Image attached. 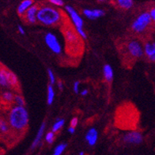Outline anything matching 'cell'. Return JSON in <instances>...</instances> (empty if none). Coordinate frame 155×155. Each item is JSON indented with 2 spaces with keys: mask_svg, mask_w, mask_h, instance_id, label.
I'll list each match as a JSON object with an SVG mask.
<instances>
[{
  "mask_svg": "<svg viewBox=\"0 0 155 155\" xmlns=\"http://www.w3.org/2000/svg\"><path fill=\"white\" fill-rule=\"evenodd\" d=\"M6 120L11 131L21 134L28 127L29 121V112L25 106L14 105L8 111Z\"/></svg>",
  "mask_w": 155,
  "mask_h": 155,
  "instance_id": "obj_1",
  "label": "cell"
},
{
  "mask_svg": "<svg viewBox=\"0 0 155 155\" xmlns=\"http://www.w3.org/2000/svg\"><path fill=\"white\" fill-rule=\"evenodd\" d=\"M61 19L60 12L51 6H42L37 10V21L47 26L58 25L61 21Z\"/></svg>",
  "mask_w": 155,
  "mask_h": 155,
  "instance_id": "obj_2",
  "label": "cell"
},
{
  "mask_svg": "<svg viewBox=\"0 0 155 155\" xmlns=\"http://www.w3.org/2000/svg\"><path fill=\"white\" fill-rule=\"evenodd\" d=\"M19 86L18 79L17 76L10 70L2 67L0 71V87L4 89H18Z\"/></svg>",
  "mask_w": 155,
  "mask_h": 155,
  "instance_id": "obj_3",
  "label": "cell"
},
{
  "mask_svg": "<svg viewBox=\"0 0 155 155\" xmlns=\"http://www.w3.org/2000/svg\"><path fill=\"white\" fill-rule=\"evenodd\" d=\"M65 9L67 10V12L68 13V15H69L75 27L77 34L82 39L86 40L87 38V35H86V33L85 32V30L83 29L84 22L82 18H81V16L78 15V13L72 6H67L65 7Z\"/></svg>",
  "mask_w": 155,
  "mask_h": 155,
  "instance_id": "obj_4",
  "label": "cell"
},
{
  "mask_svg": "<svg viewBox=\"0 0 155 155\" xmlns=\"http://www.w3.org/2000/svg\"><path fill=\"white\" fill-rule=\"evenodd\" d=\"M152 19L148 12H143L137 17L131 25V29L136 33H143L150 27L152 23Z\"/></svg>",
  "mask_w": 155,
  "mask_h": 155,
  "instance_id": "obj_5",
  "label": "cell"
},
{
  "mask_svg": "<svg viewBox=\"0 0 155 155\" xmlns=\"http://www.w3.org/2000/svg\"><path fill=\"white\" fill-rule=\"evenodd\" d=\"M125 53L132 59H139L144 55L143 45L138 40H131L125 46Z\"/></svg>",
  "mask_w": 155,
  "mask_h": 155,
  "instance_id": "obj_6",
  "label": "cell"
},
{
  "mask_svg": "<svg viewBox=\"0 0 155 155\" xmlns=\"http://www.w3.org/2000/svg\"><path fill=\"white\" fill-rule=\"evenodd\" d=\"M45 42L50 50L55 55H60L63 51L59 39L52 33H47L45 36Z\"/></svg>",
  "mask_w": 155,
  "mask_h": 155,
  "instance_id": "obj_7",
  "label": "cell"
},
{
  "mask_svg": "<svg viewBox=\"0 0 155 155\" xmlns=\"http://www.w3.org/2000/svg\"><path fill=\"white\" fill-rule=\"evenodd\" d=\"M124 142L127 144L132 145H139L143 143V136L142 133L138 131H131L126 133L123 138Z\"/></svg>",
  "mask_w": 155,
  "mask_h": 155,
  "instance_id": "obj_8",
  "label": "cell"
},
{
  "mask_svg": "<svg viewBox=\"0 0 155 155\" xmlns=\"http://www.w3.org/2000/svg\"><path fill=\"white\" fill-rule=\"evenodd\" d=\"M66 43L68 47L74 48V46H78L81 44L80 37L75 33L71 29H67L64 32Z\"/></svg>",
  "mask_w": 155,
  "mask_h": 155,
  "instance_id": "obj_9",
  "label": "cell"
},
{
  "mask_svg": "<svg viewBox=\"0 0 155 155\" xmlns=\"http://www.w3.org/2000/svg\"><path fill=\"white\" fill-rule=\"evenodd\" d=\"M143 53L150 61H155V43L153 41H147L143 45Z\"/></svg>",
  "mask_w": 155,
  "mask_h": 155,
  "instance_id": "obj_10",
  "label": "cell"
},
{
  "mask_svg": "<svg viewBox=\"0 0 155 155\" xmlns=\"http://www.w3.org/2000/svg\"><path fill=\"white\" fill-rule=\"evenodd\" d=\"M83 15L90 20H95V19L104 16V11L100 9H94V10H90V9H85L83 10Z\"/></svg>",
  "mask_w": 155,
  "mask_h": 155,
  "instance_id": "obj_11",
  "label": "cell"
},
{
  "mask_svg": "<svg viewBox=\"0 0 155 155\" xmlns=\"http://www.w3.org/2000/svg\"><path fill=\"white\" fill-rule=\"evenodd\" d=\"M86 140L90 146H94L97 142L98 131L96 128L91 127L86 134Z\"/></svg>",
  "mask_w": 155,
  "mask_h": 155,
  "instance_id": "obj_12",
  "label": "cell"
},
{
  "mask_svg": "<svg viewBox=\"0 0 155 155\" xmlns=\"http://www.w3.org/2000/svg\"><path fill=\"white\" fill-rule=\"evenodd\" d=\"M45 128H46V124H45V122H43L41 124L40 127H39L37 135H36L34 140H33V143H32V146H31V149L32 150L35 149L40 144V143L41 142V139H42L44 136V134H45Z\"/></svg>",
  "mask_w": 155,
  "mask_h": 155,
  "instance_id": "obj_13",
  "label": "cell"
},
{
  "mask_svg": "<svg viewBox=\"0 0 155 155\" xmlns=\"http://www.w3.org/2000/svg\"><path fill=\"white\" fill-rule=\"evenodd\" d=\"M37 10H38V7L37 6H32L30 8L28 9L25 16V19L29 23L33 24L37 21Z\"/></svg>",
  "mask_w": 155,
  "mask_h": 155,
  "instance_id": "obj_14",
  "label": "cell"
},
{
  "mask_svg": "<svg viewBox=\"0 0 155 155\" xmlns=\"http://www.w3.org/2000/svg\"><path fill=\"white\" fill-rule=\"evenodd\" d=\"M15 93H13L11 90H7L2 92L0 96V101L5 104H12L14 103V98H15Z\"/></svg>",
  "mask_w": 155,
  "mask_h": 155,
  "instance_id": "obj_15",
  "label": "cell"
},
{
  "mask_svg": "<svg viewBox=\"0 0 155 155\" xmlns=\"http://www.w3.org/2000/svg\"><path fill=\"white\" fill-rule=\"evenodd\" d=\"M33 5V0H23L22 2L19 4L18 7V15L22 16L25 14L28 9L30 8L31 6Z\"/></svg>",
  "mask_w": 155,
  "mask_h": 155,
  "instance_id": "obj_16",
  "label": "cell"
},
{
  "mask_svg": "<svg viewBox=\"0 0 155 155\" xmlns=\"http://www.w3.org/2000/svg\"><path fill=\"white\" fill-rule=\"evenodd\" d=\"M11 132V129L6 119L0 116V135H6Z\"/></svg>",
  "mask_w": 155,
  "mask_h": 155,
  "instance_id": "obj_17",
  "label": "cell"
},
{
  "mask_svg": "<svg viewBox=\"0 0 155 155\" xmlns=\"http://www.w3.org/2000/svg\"><path fill=\"white\" fill-rule=\"evenodd\" d=\"M103 74H104V79L108 82H112L114 77V73H113V69L109 64H105L103 68Z\"/></svg>",
  "mask_w": 155,
  "mask_h": 155,
  "instance_id": "obj_18",
  "label": "cell"
},
{
  "mask_svg": "<svg viewBox=\"0 0 155 155\" xmlns=\"http://www.w3.org/2000/svg\"><path fill=\"white\" fill-rule=\"evenodd\" d=\"M116 3L124 10H129L133 6V0H116Z\"/></svg>",
  "mask_w": 155,
  "mask_h": 155,
  "instance_id": "obj_19",
  "label": "cell"
},
{
  "mask_svg": "<svg viewBox=\"0 0 155 155\" xmlns=\"http://www.w3.org/2000/svg\"><path fill=\"white\" fill-rule=\"evenodd\" d=\"M55 99V90H54L53 86L48 85V92H47V103L48 105H51L54 101Z\"/></svg>",
  "mask_w": 155,
  "mask_h": 155,
  "instance_id": "obj_20",
  "label": "cell"
},
{
  "mask_svg": "<svg viewBox=\"0 0 155 155\" xmlns=\"http://www.w3.org/2000/svg\"><path fill=\"white\" fill-rule=\"evenodd\" d=\"M64 124H65V120H64V119H57V120H55V122L54 123V124L52 125L51 131L54 133L58 132V131L61 130V128L63 127Z\"/></svg>",
  "mask_w": 155,
  "mask_h": 155,
  "instance_id": "obj_21",
  "label": "cell"
},
{
  "mask_svg": "<svg viewBox=\"0 0 155 155\" xmlns=\"http://www.w3.org/2000/svg\"><path fill=\"white\" fill-rule=\"evenodd\" d=\"M14 104L17 106H25V99L21 95L18 94H15V98H14Z\"/></svg>",
  "mask_w": 155,
  "mask_h": 155,
  "instance_id": "obj_22",
  "label": "cell"
},
{
  "mask_svg": "<svg viewBox=\"0 0 155 155\" xmlns=\"http://www.w3.org/2000/svg\"><path fill=\"white\" fill-rule=\"evenodd\" d=\"M67 146H68L67 143H60V144H59L54 150L52 155H61L63 151L65 150V149L67 148Z\"/></svg>",
  "mask_w": 155,
  "mask_h": 155,
  "instance_id": "obj_23",
  "label": "cell"
},
{
  "mask_svg": "<svg viewBox=\"0 0 155 155\" xmlns=\"http://www.w3.org/2000/svg\"><path fill=\"white\" fill-rule=\"evenodd\" d=\"M55 133L52 132V131H48V132L45 135V141L47 142L48 144H51V143H53L54 140H55Z\"/></svg>",
  "mask_w": 155,
  "mask_h": 155,
  "instance_id": "obj_24",
  "label": "cell"
},
{
  "mask_svg": "<svg viewBox=\"0 0 155 155\" xmlns=\"http://www.w3.org/2000/svg\"><path fill=\"white\" fill-rule=\"evenodd\" d=\"M48 78H49V82H50V85L53 86L54 84L56 82V78H55V76L54 74L53 71L51 69L48 70Z\"/></svg>",
  "mask_w": 155,
  "mask_h": 155,
  "instance_id": "obj_25",
  "label": "cell"
},
{
  "mask_svg": "<svg viewBox=\"0 0 155 155\" xmlns=\"http://www.w3.org/2000/svg\"><path fill=\"white\" fill-rule=\"evenodd\" d=\"M48 1L51 2V4L55 5V6H62L64 4V2H63V0H48Z\"/></svg>",
  "mask_w": 155,
  "mask_h": 155,
  "instance_id": "obj_26",
  "label": "cell"
},
{
  "mask_svg": "<svg viewBox=\"0 0 155 155\" xmlns=\"http://www.w3.org/2000/svg\"><path fill=\"white\" fill-rule=\"evenodd\" d=\"M79 86H80V82L78 81L74 82L73 85V90L75 94H78L79 93Z\"/></svg>",
  "mask_w": 155,
  "mask_h": 155,
  "instance_id": "obj_27",
  "label": "cell"
},
{
  "mask_svg": "<svg viewBox=\"0 0 155 155\" xmlns=\"http://www.w3.org/2000/svg\"><path fill=\"white\" fill-rule=\"evenodd\" d=\"M78 124V119L77 117H74V118L71 119V125L70 126L75 128L76 127H77Z\"/></svg>",
  "mask_w": 155,
  "mask_h": 155,
  "instance_id": "obj_28",
  "label": "cell"
},
{
  "mask_svg": "<svg viewBox=\"0 0 155 155\" xmlns=\"http://www.w3.org/2000/svg\"><path fill=\"white\" fill-rule=\"evenodd\" d=\"M149 15L150 16L152 21H154L155 20V9L154 8L151 9L150 11L149 12Z\"/></svg>",
  "mask_w": 155,
  "mask_h": 155,
  "instance_id": "obj_29",
  "label": "cell"
},
{
  "mask_svg": "<svg viewBox=\"0 0 155 155\" xmlns=\"http://www.w3.org/2000/svg\"><path fill=\"white\" fill-rule=\"evenodd\" d=\"M18 33L21 35H25V31L24 28H23L21 25H18Z\"/></svg>",
  "mask_w": 155,
  "mask_h": 155,
  "instance_id": "obj_30",
  "label": "cell"
},
{
  "mask_svg": "<svg viewBox=\"0 0 155 155\" xmlns=\"http://www.w3.org/2000/svg\"><path fill=\"white\" fill-rule=\"evenodd\" d=\"M68 132L71 133V134H74V133L75 132V128L70 126L69 127H68Z\"/></svg>",
  "mask_w": 155,
  "mask_h": 155,
  "instance_id": "obj_31",
  "label": "cell"
},
{
  "mask_svg": "<svg viewBox=\"0 0 155 155\" xmlns=\"http://www.w3.org/2000/svg\"><path fill=\"white\" fill-rule=\"evenodd\" d=\"M88 94H89V91H88L87 89H85V90L81 91V95H82V96H86Z\"/></svg>",
  "mask_w": 155,
  "mask_h": 155,
  "instance_id": "obj_32",
  "label": "cell"
},
{
  "mask_svg": "<svg viewBox=\"0 0 155 155\" xmlns=\"http://www.w3.org/2000/svg\"><path fill=\"white\" fill-rule=\"evenodd\" d=\"M58 87H59V89L60 90H63V84L61 81H59V82H58Z\"/></svg>",
  "mask_w": 155,
  "mask_h": 155,
  "instance_id": "obj_33",
  "label": "cell"
},
{
  "mask_svg": "<svg viewBox=\"0 0 155 155\" xmlns=\"http://www.w3.org/2000/svg\"><path fill=\"white\" fill-rule=\"evenodd\" d=\"M79 155H85V153L82 151V152H80V153H79Z\"/></svg>",
  "mask_w": 155,
  "mask_h": 155,
  "instance_id": "obj_34",
  "label": "cell"
},
{
  "mask_svg": "<svg viewBox=\"0 0 155 155\" xmlns=\"http://www.w3.org/2000/svg\"><path fill=\"white\" fill-rule=\"evenodd\" d=\"M98 2H104V1H106V0H97Z\"/></svg>",
  "mask_w": 155,
  "mask_h": 155,
  "instance_id": "obj_35",
  "label": "cell"
},
{
  "mask_svg": "<svg viewBox=\"0 0 155 155\" xmlns=\"http://www.w3.org/2000/svg\"><path fill=\"white\" fill-rule=\"evenodd\" d=\"M2 66L1 65V63H0V71H1V70H2Z\"/></svg>",
  "mask_w": 155,
  "mask_h": 155,
  "instance_id": "obj_36",
  "label": "cell"
},
{
  "mask_svg": "<svg viewBox=\"0 0 155 155\" xmlns=\"http://www.w3.org/2000/svg\"><path fill=\"white\" fill-rule=\"evenodd\" d=\"M0 104H1V101H0Z\"/></svg>",
  "mask_w": 155,
  "mask_h": 155,
  "instance_id": "obj_37",
  "label": "cell"
}]
</instances>
